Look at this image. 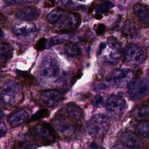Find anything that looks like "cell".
Returning <instances> with one entry per match:
<instances>
[{"label": "cell", "mask_w": 149, "mask_h": 149, "mask_svg": "<svg viewBox=\"0 0 149 149\" xmlns=\"http://www.w3.org/2000/svg\"><path fill=\"white\" fill-rule=\"evenodd\" d=\"M83 113L81 109L74 102H69L59 109L51 120V126L65 139L76 138L83 127Z\"/></svg>", "instance_id": "cell-1"}, {"label": "cell", "mask_w": 149, "mask_h": 149, "mask_svg": "<svg viewBox=\"0 0 149 149\" xmlns=\"http://www.w3.org/2000/svg\"><path fill=\"white\" fill-rule=\"evenodd\" d=\"M47 20L61 33H66L76 30L80 24L81 17L77 12H68L56 8L47 16Z\"/></svg>", "instance_id": "cell-2"}, {"label": "cell", "mask_w": 149, "mask_h": 149, "mask_svg": "<svg viewBox=\"0 0 149 149\" xmlns=\"http://www.w3.org/2000/svg\"><path fill=\"white\" fill-rule=\"evenodd\" d=\"M23 97L22 88L15 80H8L0 89V102L5 106H15L21 102Z\"/></svg>", "instance_id": "cell-3"}, {"label": "cell", "mask_w": 149, "mask_h": 149, "mask_svg": "<svg viewBox=\"0 0 149 149\" xmlns=\"http://www.w3.org/2000/svg\"><path fill=\"white\" fill-rule=\"evenodd\" d=\"M30 133L37 144L42 146L54 144L57 137V134L52 126L45 122H39L30 127Z\"/></svg>", "instance_id": "cell-4"}, {"label": "cell", "mask_w": 149, "mask_h": 149, "mask_svg": "<svg viewBox=\"0 0 149 149\" xmlns=\"http://www.w3.org/2000/svg\"><path fill=\"white\" fill-rule=\"evenodd\" d=\"M121 49L119 42L116 39L111 37L106 42L101 44L97 54L107 62L114 65L117 63L121 56Z\"/></svg>", "instance_id": "cell-5"}, {"label": "cell", "mask_w": 149, "mask_h": 149, "mask_svg": "<svg viewBox=\"0 0 149 149\" xmlns=\"http://www.w3.org/2000/svg\"><path fill=\"white\" fill-rule=\"evenodd\" d=\"M12 32L19 40L30 42L36 37L38 30L34 23L31 22L21 21L15 24L12 27Z\"/></svg>", "instance_id": "cell-6"}, {"label": "cell", "mask_w": 149, "mask_h": 149, "mask_svg": "<svg viewBox=\"0 0 149 149\" xmlns=\"http://www.w3.org/2000/svg\"><path fill=\"white\" fill-rule=\"evenodd\" d=\"M109 126V120L107 116L98 113L93 115L88 122V133L93 137L102 138L107 133Z\"/></svg>", "instance_id": "cell-7"}, {"label": "cell", "mask_w": 149, "mask_h": 149, "mask_svg": "<svg viewBox=\"0 0 149 149\" xmlns=\"http://www.w3.org/2000/svg\"><path fill=\"white\" fill-rule=\"evenodd\" d=\"M124 59L129 66L137 67L144 62L146 54L140 46L135 44H130L125 48Z\"/></svg>", "instance_id": "cell-8"}, {"label": "cell", "mask_w": 149, "mask_h": 149, "mask_svg": "<svg viewBox=\"0 0 149 149\" xmlns=\"http://www.w3.org/2000/svg\"><path fill=\"white\" fill-rule=\"evenodd\" d=\"M128 94L133 100H139L148 93V81L146 79L136 78L128 84Z\"/></svg>", "instance_id": "cell-9"}, {"label": "cell", "mask_w": 149, "mask_h": 149, "mask_svg": "<svg viewBox=\"0 0 149 149\" xmlns=\"http://www.w3.org/2000/svg\"><path fill=\"white\" fill-rule=\"evenodd\" d=\"M59 74V68L56 60L49 55L46 56L40 65L41 77L47 80H54L58 77Z\"/></svg>", "instance_id": "cell-10"}, {"label": "cell", "mask_w": 149, "mask_h": 149, "mask_svg": "<svg viewBox=\"0 0 149 149\" xmlns=\"http://www.w3.org/2000/svg\"><path fill=\"white\" fill-rule=\"evenodd\" d=\"M63 99V93L56 89L41 90L38 93L39 103L47 107H54L57 105Z\"/></svg>", "instance_id": "cell-11"}, {"label": "cell", "mask_w": 149, "mask_h": 149, "mask_svg": "<svg viewBox=\"0 0 149 149\" xmlns=\"http://www.w3.org/2000/svg\"><path fill=\"white\" fill-rule=\"evenodd\" d=\"M121 144L129 149H147L144 143L134 132L125 130L119 136Z\"/></svg>", "instance_id": "cell-12"}, {"label": "cell", "mask_w": 149, "mask_h": 149, "mask_svg": "<svg viewBox=\"0 0 149 149\" xmlns=\"http://www.w3.org/2000/svg\"><path fill=\"white\" fill-rule=\"evenodd\" d=\"M126 108V102L121 96L110 95L106 102V109L113 116H119Z\"/></svg>", "instance_id": "cell-13"}, {"label": "cell", "mask_w": 149, "mask_h": 149, "mask_svg": "<svg viewBox=\"0 0 149 149\" xmlns=\"http://www.w3.org/2000/svg\"><path fill=\"white\" fill-rule=\"evenodd\" d=\"M132 74L129 69H118L112 72L107 79V82L111 85L118 86L127 81Z\"/></svg>", "instance_id": "cell-14"}, {"label": "cell", "mask_w": 149, "mask_h": 149, "mask_svg": "<svg viewBox=\"0 0 149 149\" xmlns=\"http://www.w3.org/2000/svg\"><path fill=\"white\" fill-rule=\"evenodd\" d=\"M16 16L22 21L31 22L36 20L40 15L38 9L34 6H24L19 9L15 13Z\"/></svg>", "instance_id": "cell-15"}, {"label": "cell", "mask_w": 149, "mask_h": 149, "mask_svg": "<svg viewBox=\"0 0 149 149\" xmlns=\"http://www.w3.org/2000/svg\"><path fill=\"white\" fill-rule=\"evenodd\" d=\"M29 113L24 109H19L12 113L8 117L7 121L12 127L19 126L29 118Z\"/></svg>", "instance_id": "cell-16"}, {"label": "cell", "mask_w": 149, "mask_h": 149, "mask_svg": "<svg viewBox=\"0 0 149 149\" xmlns=\"http://www.w3.org/2000/svg\"><path fill=\"white\" fill-rule=\"evenodd\" d=\"M133 13L139 21L146 27L148 26L149 13L148 7L143 4L137 3L133 6Z\"/></svg>", "instance_id": "cell-17"}, {"label": "cell", "mask_w": 149, "mask_h": 149, "mask_svg": "<svg viewBox=\"0 0 149 149\" xmlns=\"http://www.w3.org/2000/svg\"><path fill=\"white\" fill-rule=\"evenodd\" d=\"M130 117L138 122L148 121L149 109L148 105H140L135 107L130 112Z\"/></svg>", "instance_id": "cell-18"}, {"label": "cell", "mask_w": 149, "mask_h": 149, "mask_svg": "<svg viewBox=\"0 0 149 149\" xmlns=\"http://www.w3.org/2000/svg\"><path fill=\"white\" fill-rule=\"evenodd\" d=\"M13 56V49L9 43L0 42V67H5Z\"/></svg>", "instance_id": "cell-19"}, {"label": "cell", "mask_w": 149, "mask_h": 149, "mask_svg": "<svg viewBox=\"0 0 149 149\" xmlns=\"http://www.w3.org/2000/svg\"><path fill=\"white\" fill-rule=\"evenodd\" d=\"M64 51L66 55L70 58H76L81 54V48L79 45L72 41H68L65 44Z\"/></svg>", "instance_id": "cell-20"}, {"label": "cell", "mask_w": 149, "mask_h": 149, "mask_svg": "<svg viewBox=\"0 0 149 149\" xmlns=\"http://www.w3.org/2000/svg\"><path fill=\"white\" fill-rule=\"evenodd\" d=\"M137 33L136 25L130 20H126L122 28V34L126 38H133Z\"/></svg>", "instance_id": "cell-21"}, {"label": "cell", "mask_w": 149, "mask_h": 149, "mask_svg": "<svg viewBox=\"0 0 149 149\" xmlns=\"http://www.w3.org/2000/svg\"><path fill=\"white\" fill-rule=\"evenodd\" d=\"M114 5L109 1H103L99 5L96 6L97 12L95 15V17L97 19H101L102 17V13H105L108 12L113 7Z\"/></svg>", "instance_id": "cell-22"}, {"label": "cell", "mask_w": 149, "mask_h": 149, "mask_svg": "<svg viewBox=\"0 0 149 149\" xmlns=\"http://www.w3.org/2000/svg\"><path fill=\"white\" fill-rule=\"evenodd\" d=\"M134 130L137 134L144 138H148L149 136V124L148 121H142L136 124Z\"/></svg>", "instance_id": "cell-23"}, {"label": "cell", "mask_w": 149, "mask_h": 149, "mask_svg": "<svg viewBox=\"0 0 149 149\" xmlns=\"http://www.w3.org/2000/svg\"><path fill=\"white\" fill-rule=\"evenodd\" d=\"M16 74L19 79L26 86H30L34 83V77L29 72L20 70H16Z\"/></svg>", "instance_id": "cell-24"}, {"label": "cell", "mask_w": 149, "mask_h": 149, "mask_svg": "<svg viewBox=\"0 0 149 149\" xmlns=\"http://www.w3.org/2000/svg\"><path fill=\"white\" fill-rule=\"evenodd\" d=\"M49 115V111L47 109L44 108H42V109L38 110L34 114H33L31 116V117L30 119V121L34 122V121H36V120H39L41 119L48 117Z\"/></svg>", "instance_id": "cell-25"}, {"label": "cell", "mask_w": 149, "mask_h": 149, "mask_svg": "<svg viewBox=\"0 0 149 149\" xmlns=\"http://www.w3.org/2000/svg\"><path fill=\"white\" fill-rule=\"evenodd\" d=\"M47 47V40L44 37L40 38L34 45V48L37 51H42Z\"/></svg>", "instance_id": "cell-26"}, {"label": "cell", "mask_w": 149, "mask_h": 149, "mask_svg": "<svg viewBox=\"0 0 149 149\" xmlns=\"http://www.w3.org/2000/svg\"><path fill=\"white\" fill-rule=\"evenodd\" d=\"M64 5H65V6H67L68 8H69L73 9H80L83 8V5L74 3L73 2L71 1H69V0L65 1Z\"/></svg>", "instance_id": "cell-27"}, {"label": "cell", "mask_w": 149, "mask_h": 149, "mask_svg": "<svg viewBox=\"0 0 149 149\" xmlns=\"http://www.w3.org/2000/svg\"><path fill=\"white\" fill-rule=\"evenodd\" d=\"M95 31L96 32V34L98 36H101L103 34L105 31V26L104 24L100 23L96 26V27L95 29Z\"/></svg>", "instance_id": "cell-28"}, {"label": "cell", "mask_w": 149, "mask_h": 149, "mask_svg": "<svg viewBox=\"0 0 149 149\" xmlns=\"http://www.w3.org/2000/svg\"><path fill=\"white\" fill-rule=\"evenodd\" d=\"M8 129L5 122L0 120V137L5 136L7 133Z\"/></svg>", "instance_id": "cell-29"}, {"label": "cell", "mask_w": 149, "mask_h": 149, "mask_svg": "<svg viewBox=\"0 0 149 149\" xmlns=\"http://www.w3.org/2000/svg\"><path fill=\"white\" fill-rule=\"evenodd\" d=\"M64 39L62 38L58 37H54L51 38L49 41V45H56L58 44L62 43L64 41Z\"/></svg>", "instance_id": "cell-30"}, {"label": "cell", "mask_w": 149, "mask_h": 149, "mask_svg": "<svg viewBox=\"0 0 149 149\" xmlns=\"http://www.w3.org/2000/svg\"><path fill=\"white\" fill-rule=\"evenodd\" d=\"M103 104V98L102 97L98 95H97L95 98V100H94V105L95 107H100Z\"/></svg>", "instance_id": "cell-31"}, {"label": "cell", "mask_w": 149, "mask_h": 149, "mask_svg": "<svg viewBox=\"0 0 149 149\" xmlns=\"http://www.w3.org/2000/svg\"><path fill=\"white\" fill-rule=\"evenodd\" d=\"M39 0H19V3H36Z\"/></svg>", "instance_id": "cell-32"}, {"label": "cell", "mask_w": 149, "mask_h": 149, "mask_svg": "<svg viewBox=\"0 0 149 149\" xmlns=\"http://www.w3.org/2000/svg\"><path fill=\"white\" fill-rule=\"evenodd\" d=\"M5 1L9 5H16L19 3V0H5Z\"/></svg>", "instance_id": "cell-33"}, {"label": "cell", "mask_w": 149, "mask_h": 149, "mask_svg": "<svg viewBox=\"0 0 149 149\" xmlns=\"http://www.w3.org/2000/svg\"><path fill=\"white\" fill-rule=\"evenodd\" d=\"M23 149H37V146L34 144H27L23 147Z\"/></svg>", "instance_id": "cell-34"}, {"label": "cell", "mask_w": 149, "mask_h": 149, "mask_svg": "<svg viewBox=\"0 0 149 149\" xmlns=\"http://www.w3.org/2000/svg\"><path fill=\"white\" fill-rule=\"evenodd\" d=\"M6 22V17L2 14H1L0 15V22L1 23H3V22Z\"/></svg>", "instance_id": "cell-35"}, {"label": "cell", "mask_w": 149, "mask_h": 149, "mask_svg": "<svg viewBox=\"0 0 149 149\" xmlns=\"http://www.w3.org/2000/svg\"><path fill=\"white\" fill-rule=\"evenodd\" d=\"M3 35H4L3 31H2V30L1 29V28H0V39L3 36Z\"/></svg>", "instance_id": "cell-36"}, {"label": "cell", "mask_w": 149, "mask_h": 149, "mask_svg": "<svg viewBox=\"0 0 149 149\" xmlns=\"http://www.w3.org/2000/svg\"><path fill=\"white\" fill-rule=\"evenodd\" d=\"M111 149H123V148H120V147H116V146H115V147H112Z\"/></svg>", "instance_id": "cell-37"}, {"label": "cell", "mask_w": 149, "mask_h": 149, "mask_svg": "<svg viewBox=\"0 0 149 149\" xmlns=\"http://www.w3.org/2000/svg\"><path fill=\"white\" fill-rule=\"evenodd\" d=\"M77 1H81V2H83V1H84L85 0H77Z\"/></svg>", "instance_id": "cell-38"}, {"label": "cell", "mask_w": 149, "mask_h": 149, "mask_svg": "<svg viewBox=\"0 0 149 149\" xmlns=\"http://www.w3.org/2000/svg\"><path fill=\"white\" fill-rule=\"evenodd\" d=\"M1 15V13H0V15Z\"/></svg>", "instance_id": "cell-39"}]
</instances>
